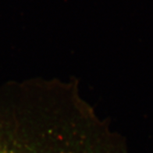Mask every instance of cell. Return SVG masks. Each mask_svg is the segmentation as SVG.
<instances>
[{
	"instance_id": "1",
	"label": "cell",
	"mask_w": 153,
	"mask_h": 153,
	"mask_svg": "<svg viewBox=\"0 0 153 153\" xmlns=\"http://www.w3.org/2000/svg\"><path fill=\"white\" fill-rule=\"evenodd\" d=\"M12 119L0 134V153H128L75 83L21 81Z\"/></svg>"
}]
</instances>
